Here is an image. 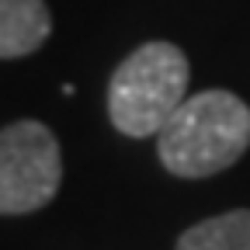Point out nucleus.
Masks as SVG:
<instances>
[{
    "label": "nucleus",
    "instance_id": "39448f33",
    "mask_svg": "<svg viewBox=\"0 0 250 250\" xmlns=\"http://www.w3.org/2000/svg\"><path fill=\"white\" fill-rule=\"evenodd\" d=\"M177 250H250V208H233L184 229Z\"/></svg>",
    "mask_w": 250,
    "mask_h": 250
},
{
    "label": "nucleus",
    "instance_id": "20e7f679",
    "mask_svg": "<svg viewBox=\"0 0 250 250\" xmlns=\"http://www.w3.org/2000/svg\"><path fill=\"white\" fill-rule=\"evenodd\" d=\"M52 31L45 0H0V56L21 59L42 49Z\"/></svg>",
    "mask_w": 250,
    "mask_h": 250
},
{
    "label": "nucleus",
    "instance_id": "f03ea898",
    "mask_svg": "<svg viewBox=\"0 0 250 250\" xmlns=\"http://www.w3.org/2000/svg\"><path fill=\"white\" fill-rule=\"evenodd\" d=\"M191 66L170 42H146L129 52L108 80V118L129 139L160 136L188 98Z\"/></svg>",
    "mask_w": 250,
    "mask_h": 250
},
{
    "label": "nucleus",
    "instance_id": "f257e3e1",
    "mask_svg": "<svg viewBox=\"0 0 250 250\" xmlns=\"http://www.w3.org/2000/svg\"><path fill=\"white\" fill-rule=\"evenodd\" d=\"M250 146V104L233 90H198L156 136L160 164L174 177H212L233 167Z\"/></svg>",
    "mask_w": 250,
    "mask_h": 250
},
{
    "label": "nucleus",
    "instance_id": "7ed1b4c3",
    "mask_svg": "<svg viewBox=\"0 0 250 250\" xmlns=\"http://www.w3.org/2000/svg\"><path fill=\"white\" fill-rule=\"evenodd\" d=\"M62 184V153L49 125L21 118L0 132V212L28 215L45 208Z\"/></svg>",
    "mask_w": 250,
    "mask_h": 250
}]
</instances>
